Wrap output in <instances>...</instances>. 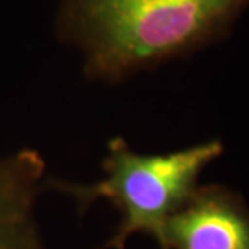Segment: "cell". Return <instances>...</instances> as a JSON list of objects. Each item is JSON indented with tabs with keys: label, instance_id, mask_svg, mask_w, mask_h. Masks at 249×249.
I'll list each match as a JSON object with an SVG mask.
<instances>
[{
	"label": "cell",
	"instance_id": "1",
	"mask_svg": "<svg viewBox=\"0 0 249 249\" xmlns=\"http://www.w3.org/2000/svg\"><path fill=\"white\" fill-rule=\"evenodd\" d=\"M249 0H60L57 35L91 80L116 83L226 35Z\"/></svg>",
	"mask_w": 249,
	"mask_h": 249
},
{
	"label": "cell",
	"instance_id": "2",
	"mask_svg": "<svg viewBox=\"0 0 249 249\" xmlns=\"http://www.w3.org/2000/svg\"><path fill=\"white\" fill-rule=\"evenodd\" d=\"M222 154L217 140L166 154H142L114 137L103 160L101 180L85 184L47 178L45 191L68 196L79 213L103 199L114 205L121 222L104 249H126L136 234L151 237L160 248L166 222L194 194L202 170Z\"/></svg>",
	"mask_w": 249,
	"mask_h": 249
},
{
	"label": "cell",
	"instance_id": "3",
	"mask_svg": "<svg viewBox=\"0 0 249 249\" xmlns=\"http://www.w3.org/2000/svg\"><path fill=\"white\" fill-rule=\"evenodd\" d=\"M160 249H249V216L222 188H196L165 224Z\"/></svg>",
	"mask_w": 249,
	"mask_h": 249
},
{
	"label": "cell",
	"instance_id": "4",
	"mask_svg": "<svg viewBox=\"0 0 249 249\" xmlns=\"http://www.w3.org/2000/svg\"><path fill=\"white\" fill-rule=\"evenodd\" d=\"M46 163L35 150L0 158V249H46L36 220Z\"/></svg>",
	"mask_w": 249,
	"mask_h": 249
}]
</instances>
